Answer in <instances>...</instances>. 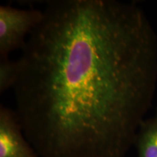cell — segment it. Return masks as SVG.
<instances>
[{
	"instance_id": "1",
	"label": "cell",
	"mask_w": 157,
	"mask_h": 157,
	"mask_svg": "<svg viewBox=\"0 0 157 157\" xmlns=\"http://www.w3.org/2000/svg\"><path fill=\"white\" fill-rule=\"evenodd\" d=\"M18 60L15 111L39 157L124 156L157 83V36L140 7L50 1Z\"/></svg>"
},
{
	"instance_id": "2",
	"label": "cell",
	"mask_w": 157,
	"mask_h": 157,
	"mask_svg": "<svg viewBox=\"0 0 157 157\" xmlns=\"http://www.w3.org/2000/svg\"><path fill=\"white\" fill-rule=\"evenodd\" d=\"M43 18V10L0 6V56L8 57L24 48L27 39Z\"/></svg>"
},
{
	"instance_id": "3",
	"label": "cell",
	"mask_w": 157,
	"mask_h": 157,
	"mask_svg": "<svg viewBox=\"0 0 157 157\" xmlns=\"http://www.w3.org/2000/svg\"><path fill=\"white\" fill-rule=\"evenodd\" d=\"M0 157H39L25 137L15 111L0 108Z\"/></svg>"
},
{
	"instance_id": "4",
	"label": "cell",
	"mask_w": 157,
	"mask_h": 157,
	"mask_svg": "<svg viewBox=\"0 0 157 157\" xmlns=\"http://www.w3.org/2000/svg\"><path fill=\"white\" fill-rule=\"evenodd\" d=\"M139 129L138 157H157V110L154 117L143 121Z\"/></svg>"
},
{
	"instance_id": "5",
	"label": "cell",
	"mask_w": 157,
	"mask_h": 157,
	"mask_svg": "<svg viewBox=\"0 0 157 157\" xmlns=\"http://www.w3.org/2000/svg\"><path fill=\"white\" fill-rule=\"evenodd\" d=\"M21 72L19 60H10L8 57H1L0 60V93L13 88Z\"/></svg>"
}]
</instances>
